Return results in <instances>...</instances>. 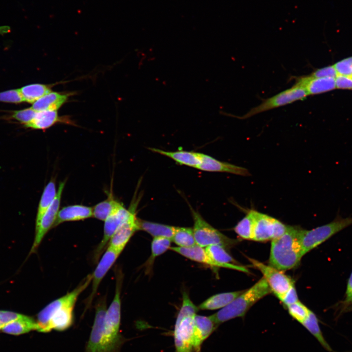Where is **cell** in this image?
Returning a JSON list of instances; mask_svg holds the SVG:
<instances>
[{"mask_svg":"<svg viewBox=\"0 0 352 352\" xmlns=\"http://www.w3.org/2000/svg\"><path fill=\"white\" fill-rule=\"evenodd\" d=\"M2 328V326H1V325L0 323V330H1Z\"/></svg>","mask_w":352,"mask_h":352,"instance_id":"f6af8a7d","label":"cell"},{"mask_svg":"<svg viewBox=\"0 0 352 352\" xmlns=\"http://www.w3.org/2000/svg\"><path fill=\"white\" fill-rule=\"evenodd\" d=\"M194 220L193 228L196 244L202 247L220 245L225 249L234 246L238 241L228 238L209 224L200 214L190 207Z\"/></svg>","mask_w":352,"mask_h":352,"instance_id":"52a82bcc","label":"cell"},{"mask_svg":"<svg viewBox=\"0 0 352 352\" xmlns=\"http://www.w3.org/2000/svg\"><path fill=\"white\" fill-rule=\"evenodd\" d=\"M253 210L254 220L253 241L266 242L284 234L288 226L267 215Z\"/></svg>","mask_w":352,"mask_h":352,"instance_id":"9c48e42d","label":"cell"},{"mask_svg":"<svg viewBox=\"0 0 352 352\" xmlns=\"http://www.w3.org/2000/svg\"><path fill=\"white\" fill-rule=\"evenodd\" d=\"M93 217L92 208L83 205L67 206L58 213L53 227L66 221H78Z\"/></svg>","mask_w":352,"mask_h":352,"instance_id":"ffe728a7","label":"cell"},{"mask_svg":"<svg viewBox=\"0 0 352 352\" xmlns=\"http://www.w3.org/2000/svg\"><path fill=\"white\" fill-rule=\"evenodd\" d=\"M151 151L167 156L180 165H186L198 169L201 163L200 153L179 151H166L157 148H149Z\"/></svg>","mask_w":352,"mask_h":352,"instance_id":"44dd1931","label":"cell"},{"mask_svg":"<svg viewBox=\"0 0 352 352\" xmlns=\"http://www.w3.org/2000/svg\"><path fill=\"white\" fill-rule=\"evenodd\" d=\"M271 292L266 281L263 277L227 306L211 316L218 326L231 319L243 317L255 303Z\"/></svg>","mask_w":352,"mask_h":352,"instance_id":"3957f363","label":"cell"},{"mask_svg":"<svg viewBox=\"0 0 352 352\" xmlns=\"http://www.w3.org/2000/svg\"><path fill=\"white\" fill-rule=\"evenodd\" d=\"M138 204L137 199L133 200L131 204V214L127 220L115 232L110 239L108 247H109L119 255L134 233L139 230L136 209Z\"/></svg>","mask_w":352,"mask_h":352,"instance_id":"5bb4252c","label":"cell"},{"mask_svg":"<svg viewBox=\"0 0 352 352\" xmlns=\"http://www.w3.org/2000/svg\"><path fill=\"white\" fill-rule=\"evenodd\" d=\"M243 291L240 290L214 295L201 303L198 308L199 309L210 310L221 309L229 304Z\"/></svg>","mask_w":352,"mask_h":352,"instance_id":"603a6c76","label":"cell"},{"mask_svg":"<svg viewBox=\"0 0 352 352\" xmlns=\"http://www.w3.org/2000/svg\"><path fill=\"white\" fill-rule=\"evenodd\" d=\"M254 226L253 210H250L234 227L235 232L242 239L252 240Z\"/></svg>","mask_w":352,"mask_h":352,"instance_id":"1f68e13d","label":"cell"},{"mask_svg":"<svg viewBox=\"0 0 352 352\" xmlns=\"http://www.w3.org/2000/svg\"><path fill=\"white\" fill-rule=\"evenodd\" d=\"M57 193L55 182L54 180H50L45 186L39 201L36 219V226L39 224L43 215L53 202Z\"/></svg>","mask_w":352,"mask_h":352,"instance_id":"484cf974","label":"cell"},{"mask_svg":"<svg viewBox=\"0 0 352 352\" xmlns=\"http://www.w3.org/2000/svg\"><path fill=\"white\" fill-rule=\"evenodd\" d=\"M24 102L34 103L36 101L51 92L46 85L40 84H30L19 89Z\"/></svg>","mask_w":352,"mask_h":352,"instance_id":"4dcf8cb0","label":"cell"},{"mask_svg":"<svg viewBox=\"0 0 352 352\" xmlns=\"http://www.w3.org/2000/svg\"><path fill=\"white\" fill-rule=\"evenodd\" d=\"M333 66L338 74L352 77V56L340 60Z\"/></svg>","mask_w":352,"mask_h":352,"instance_id":"8d00e7d4","label":"cell"},{"mask_svg":"<svg viewBox=\"0 0 352 352\" xmlns=\"http://www.w3.org/2000/svg\"><path fill=\"white\" fill-rule=\"evenodd\" d=\"M308 95L302 86L295 84L292 87L266 99L241 117L246 119L256 114L305 99Z\"/></svg>","mask_w":352,"mask_h":352,"instance_id":"ba28073f","label":"cell"},{"mask_svg":"<svg viewBox=\"0 0 352 352\" xmlns=\"http://www.w3.org/2000/svg\"><path fill=\"white\" fill-rule=\"evenodd\" d=\"M172 240L167 238H153L151 243V254L145 263V272L150 273L155 258L162 255L171 247Z\"/></svg>","mask_w":352,"mask_h":352,"instance_id":"f1b7e54d","label":"cell"},{"mask_svg":"<svg viewBox=\"0 0 352 352\" xmlns=\"http://www.w3.org/2000/svg\"><path fill=\"white\" fill-rule=\"evenodd\" d=\"M37 329L36 321L31 317L22 314L20 317L5 325L1 330L4 333L18 335L32 330H37Z\"/></svg>","mask_w":352,"mask_h":352,"instance_id":"7402d4cb","label":"cell"},{"mask_svg":"<svg viewBox=\"0 0 352 352\" xmlns=\"http://www.w3.org/2000/svg\"><path fill=\"white\" fill-rule=\"evenodd\" d=\"M67 98L66 94L50 92L33 103L32 108L36 111L56 110L66 101Z\"/></svg>","mask_w":352,"mask_h":352,"instance_id":"cb8c5ba5","label":"cell"},{"mask_svg":"<svg viewBox=\"0 0 352 352\" xmlns=\"http://www.w3.org/2000/svg\"><path fill=\"white\" fill-rule=\"evenodd\" d=\"M290 315L302 323L308 316L310 310L299 301L286 307Z\"/></svg>","mask_w":352,"mask_h":352,"instance_id":"836d02e7","label":"cell"},{"mask_svg":"<svg viewBox=\"0 0 352 352\" xmlns=\"http://www.w3.org/2000/svg\"><path fill=\"white\" fill-rule=\"evenodd\" d=\"M131 213V206L129 209H127L122 204L105 220L103 237L94 254V259L95 262L103 254L112 236L117 229L127 221Z\"/></svg>","mask_w":352,"mask_h":352,"instance_id":"7c38bea8","label":"cell"},{"mask_svg":"<svg viewBox=\"0 0 352 352\" xmlns=\"http://www.w3.org/2000/svg\"><path fill=\"white\" fill-rule=\"evenodd\" d=\"M352 305V272L348 280L346 290L345 292V298L343 302V309L345 310L349 307Z\"/></svg>","mask_w":352,"mask_h":352,"instance_id":"b9f144b4","label":"cell"},{"mask_svg":"<svg viewBox=\"0 0 352 352\" xmlns=\"http://www.w3.org/2000/svg\"><path fill=\"white\" fill-rule=\"evenodd\" d=\"M303 87L308 95H315L332 90L335 88V78L313 77L310 75L296 78L295 83Z\"/></svg>","mask_w":352,"mask_h":352,"instance_id":"ac0fdd59","label":"cell"},{"mask_svg":"<svg viewBox=\"0 0 352 352\" xmlns=\"http://www.w3.org/2000/svg\"><path fill=\"white\" fill-rule=\"evenodd\" d=\"M252 265L263 274L271 290L281 301L294 285L292 280L276 268L252 258L248 259Z\"/></svg>","mask_w":352,"mask_h":352,"instance_id":"30bf717a","label":"cell"},{"mask_svg":"<svg viewBox=\"0 0 352 352\" xmlns=\"http://www.w3.org/2000/svg\"><path fill=\"white\" fill-rule=\"evenodd\" d=\"M172 241L177 246L182 247H189L197 244L193 229L190 227H176Z\"/></svg>","mask_w":352,"mask_h":352,"instance_id":"d6a6232c","label":"cell"},{"mask_svg":"<svg viewBox=\"0 0 352 352\" xmlns=\"http://www.w3.org/2000/svg\"><path fill=\"white\" fill-rule=\"evenodd\" d=\"M37 111L31 108L14 110L12 111V114L8 116V118L15 120L24 126L33 119Z\"/></svg>","mask_w":352,"mask_h":352,"instance_id":"e575fe53","label":"cell"},{"mask_svg":"<svg viewBox=\"0 0 352 352\" xmlns=\"http://www.w3.org/2000/svg\"><path fill=\"white\" fill-rule=\"evenodd\" d=\"M298 301V298L294 285L287 291L281 300L286 307Z\"/></svg>","mask_w":352,"mask_h":352,"instance_id":"ab89813d","label":"cell"},{"mask_svg":"<svg viewBox=\"0 0 352 352\" xmlns=\"http://www.w3.org/2000/svg\"><path fill=\"white\" fill-rule=\"evenodd\" d=\"M201 163L198 167L204 171L224 172L244 176H250L248 170L243 167L218 160L208 155L200 153Z\"/></svg>","mask_w":352,"mask_h":352,"instance_id":"e0dca14e","label":"cell"},{"mask_svg":"<svg viewBox=\"0 0 352 352\" xmlns=\"http://www.w3.org/2000/svg\"><path fill=\"white\" fill-rule=\"evenodd\" d=\"M107 309L106 297H103L95 306L94 323L85 352H106L104 326Z\"/></svg>","mask_w":352,"mask_h":352,"instance_id":"8fae6325","label":"cell"},{"mask_svg":"<svg viewBox=\"0 0 352 352\" xmlns=\"http://www.w3.org/2000/svg\"><path fill=\"white\" fill-rule=\"evenodd\" d=\"M122 204L114 198L111 193L110 194L106 199L97 203L92 208L93 217L105 221Z\"/></svg>","mask_w":352,"mask_h":352,"instance_id":"83f0119b","label":"cell"},{"mask_svg":"<svg viewBox=\"0 0 352 352\" xmlns=\"http://www.w3.org/2000/svg\"><path fill=\"white\" fill-rule=\"evenodd\" d=\"M59 120L56 110L37 111L33 119L24 126L33 129L44 130L50 127Z\"/></svg>","mask_w":352,"mask_h":352,"instance_id":"4316f807","label":"cell"},{"mask_svg":"<svg viewBox=\"0 0 352 352\" xmlns=\"http://www.w3.org/2000/svg\"><path fill=\"white\" fill-rule=\"evenodd\" d=\"M302 325L313 335L324 349L330 352H333L324 338L319 325L317 317L313 312L310 310L308 316L302 323Z\"/></svg>","mask_w":352,"mask_h":352,"instance_id":"f546056e","label":"cell"},{"mask_svg":"<svg viewBox=\"0 0 352 352\" xmlns=\"http://www.w3.org/2000/svg\"><path fill=\"white\" fill-rule=\"evenodd\" d=\"M66 180L60 182L55 198L42 218L39 224L35 227V237L30 253L35 252L43 239L53 227L59 212L62 193Z\"/></svg>","mask_w":352,"mask_h":352,"instance_id":"4fadbf2b","label":"cell"},{"mask_svg":"<svg viewBox=\"0 0 352 352\" xmlns=\"http://www.w3.org/2000/svg\"><path fill=\"white\" fill-rule=\"evenodd\" d=\"M352 224V217L337 215L330 222L311 230L301 229L300 242L304 256L332 236Z\"/></svg>","mask_w":352,"mask_h":352,"instance_id":"8992f818","label":"cell"},{"mask_svg":"<svg viewBox=\"0 0 352 352\" xmlns=\"http://www.w3.org/2000/svg\"><path fill=\"white\" fill-rule=\"evenodd\" d=\"M208 256L217 265L218 267H223L248 272L243 266L236 264L235 260L228 253L226 249L220 245H212L205 248Z\"/></svg>","mask_w":352,"mask_h":352,"instance_id":"d6986e66","label":"cell"},{"mask_svg":"<svg viewBox=\"0 0 352 352\" xmlns=\"http://www.w3.org/2000/svg\"><path fill=\"white\" fill-rule=\"evenodd\" d=\"M349 310H351V311L352 310V305H351V306H350L349 307H348V308L346 309V311H349Z\"/></svg>","mask_w":352,"mask_h":352,"instance_id":"ee69618b","label":"cell"},{"mask_svg":"<svg viewBox=\"0 0 352 352\" xmlns=\"http://www.w3.org/2000/svg\"><path fill=\"white\" fill-rule=\"evenodd\" d=\"M121 278L117 279L113 299L105 314L104 332L106 352H119L125 341L120 332Z\"/></svg>","mask_w":352,"mask_h":352,"instance_id":"5b68a950","label":"cell"},{"mask_svg":"<svg viewBox=\"0 0 352 352\" xmlns=\"http://www.w3.org/2000/svg\"><path fill=\"white\" fill-rule=\"evenodd\" d=\"M22 314L9 311L0 310V323L2 327L17 318Z\"/></svg>","mask_w":352,"mask_h":352,"instance_id":"60d3db41","label":"cell"},{"mask_svg":"<svg viewBox=\"0 0 352 352\" xmlns=\"http://www.w3.org/2000/svg\"><path fill=\"white\" fill-rule=\"evenodd\" d=\"M0 102L17 104L24 101L20 90L18 89L0 92Z\"/></svg>","mask_w":352,"mask_h":352,"instance_id":"d590c367","label":"cell"},{"mask_svg":"<svg viewBox=\"0 0 352 352\" xmlns=\"http://www.w3.org/2000/svg\"><path fill=\"white\" fill-rule=\"evenodd\" d=\"M92 279V274H89L72 291L51 302L42 309L37 315V331L46 333L53 330L64 331L69 328L73 323L76 301Z\"/></svg>","mask_w":352,"mask_h":352,"instance_id":"6da1fadb","label":"cell"},{"mask_svg":"<svg viewBox=\"0 0 352 352\" xmlns=\"http://www.w3.org/2000/svg\"><path fill=\"white\" fill-rule=\"evenodd\" d=\"M301 228L288 226L286 232L271 241L269 257L270 266L280 271L296 266L303 256L300 242Z\"/></svg>","mask_w":352,"mask_h":352,"instance_id":"7a4b0ae2","label":"cell"},{"mask_svg":"<svg viewBox=\"0 0 352 352\" xmlns=\"http://www.w3.org/2000/svg\"><path fill=\"white\" fill-rule=\"evenodd\" d=\"M139 230L144 231L153 238L164 237L172 240L176 227L137 219Z\"/></svg>","mask_w":352,"mask_h":352,"instance_id":"d4e9b609","label":"cell"},{"mask_svg":"<svg viewBox=\"0 0 352 352\" xmlns=\"http://www.w3.org/2000/svg\"><path fill=\"white\" fill-rule=\"evenodd\" d=\"M11 30L10 27L8 25H4L0 26V34H3L4 33L10 32Z\"/></svg>","mask_w":352,"mask_h":352,"instance_id":"7bdbcfd3","label":"cell"},{"mask_svg":"<svg viewBox=\"0 0 352 352\" xmlns=\"http://www.w3.org/2000/svg\"><path fill=\"white\" fill-rule=\"evenodd\" d=\"M338 73L334 66H326L313 71L310 76L313 77H332L335 78Z\"/></svg>","mask_w":352,"mask_h":352,"instance_id":"74e56055","label":"cell"},{"mask_svg":"<svg viewBox=\"0 0 352 352\" xmlns=\"http://www.w3.org/2000/svg\"><path fill=\"white\" fill-rule=\"evenodd\" d=\"M199 310L184 292L182 303L175 324L173 336L176 352H194L193 336L195 316Z\"/></svg>","mask_w":352,"mask_h":352,"instance_id":"277c9868","label":"cell"},{"mask_svg":"<svg viewBox=\"0 0 352 352\" xmlns=\"http://www.w3.org/2000/svg\"><path fill=\"white\" fill-rule=\"evenodd\" d=\"M119 254L116 252L107 247L106 251L98 262L94 271L92 274V288L90 295L87 301L86 308H88L93 301L96 294L99 285L102 280L106 275L109 270L115 263Z\"/></svg>","mask_w":352,"mask_h":352,"instance_id":"9a60e30c","label":"cell"},{"mask_svg":"<svg viewBox=\"0 0 352 352\" xmlns=\"http://www.w3.org/2000/svg\"><path fill=\"white\" fill-rule=\"evenodd\" d=\"M335 82L337 88L352 89V77L338 74Z\"/></svg>","mask_w":352,"mask_h":352,"instance_id":"f35d334b","label":"cell"},{"mask_svg":"<svg viewBox=\"0 0 352 352\" xmlns=\"http://www.w3.org/2000/svg\"><path fill=\"white\" fill-rule=\"evenodd\" d=\"M218 325L212 316L196 314L195 316L193 345L194 352H200L204 341L215 330Z\"/></svg>","mask_w":352,"mask_h":352,"instance_id":"2e32d148","label":"cell"}]
</instances>
